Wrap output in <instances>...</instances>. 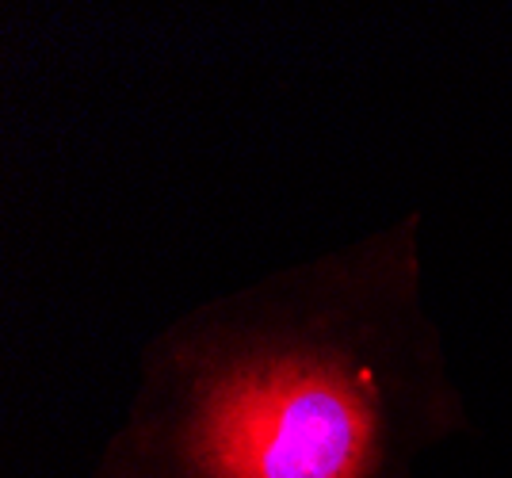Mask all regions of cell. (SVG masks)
<instances>
[{"label": "cell", "mask_w": 512, "mask_h": 478, "mask_svg": "<svg viewBox=\"0 0 512 478\" xmlns=\"http://www.w3.org/2000/svg\"><path fill=\"white\" fill-rule=\"evenodd\" d=\"M188 452L203 478H363L375 402L363 383L318 360H253L207 391Z\"/></svg>", "instance_id": "6da1fadb"}]
</instances>
